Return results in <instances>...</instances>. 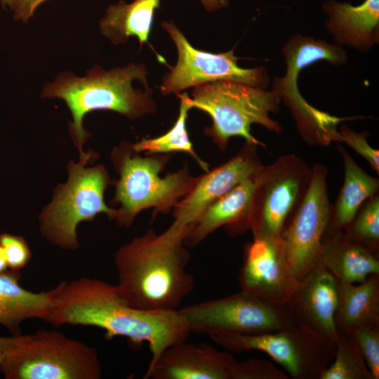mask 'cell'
Instances as JSON below:
<instances>
[{"instance_id": "cell-1", "label": "cell", "mask_w": 379, "mask_h": 379, "mask_svg": "<svg viewBox=\"0 0 379 379\" xmlns=\"http://www.w3.org/2000/svg\"><path fill=\"white\" fill-rule=\"evenodd\" d=\"M47 322L55 326H95L103 329L109 340L121 336L135 345L147 343L151 352L148 366L166 348L186 341L191 334L178 310L149 312L135 309L123 299L116 285L89 277L62 281L54 288Z\"/></svg>"}, {"instance_id": "cell-2", "label": "cell", "mask_w": 379, "mask_h": 379, "mask_svg": "<svg viewBox=\"0 0 379 379\" xmlns=\"http://www.w3.org/2000/svg\"><path fill=\"white\" fill-rule=\"evenodd\" d=\"M184 237L171 226L159 234L149 229L115 252L116 286L129 305L149 312L177 310L191 293L194 280L187 270L190 256Z\"/></svg>"}, {"instance_id": "cell-3", "label": "cell", "mask_w": 379, "mask_h": 379, "mask_svg": "<svg viewBox=\"0 0 379 379\" xmlns=\"http://www.w3.org/2000/svg\"><path fill=\"white\" fill-rule=\"evenodd\" d=\"M147 75L142 64H129L110 70L95 65L84 77L63 72L54 81L45 84L41 96L63 100L71 112L73 120L69 126L70 134L79 152V160L88 161L93 157L83 151L89 135L83 126L86 114L111 110L129 118H138L155 110L149 89L142 91L132 85L134 80H139L147 86Z\"/></svg>"}, {"instance_id": "cell-4", "label": "cell", "mask_w": 379, "mask_h": 379, "mask_svg": "<svg viewBox=\"0 0 379 379\" xmlns=\"http://www.w3.org/2000/svg\"><path fill=\"white\" fill-rule=\"evenodd\" d=\"M277 95L262 88L230 80H220L194 87L190 103L207 113L212 125L205 133L224 150L229 139L239 136L246 143L265 147L251 133L253 124L262 126L269 131L280 133L281 126L270 114L279 110Z\"/></svg>"}, {"instance_id": "cell-5", "label": "cell", "mask_w": 379, "mask_h": 379, "mask_svg": "<svg viewBox=\"0 0 379 379\" xmlns=\"http://www.w3.org/2000/svg\"><path fill=\"white\" fill-rule=\"evenodd\" d=\"M112 159L119 175L113 200L120 206L114 218L119 226L129 227L144 209L154 208L157 213L169 210L197 180L186 168L160 177L167 157H142L129 144L117 147Z\"/></svg>"}, {"instance_id": "cell-6", "label": "cell", "mask_w": 379, "mask_h": 379, "mask_svg": "<svg viewBox=\"0 0 379 379\" xmlns=\"http://www.w3.org/2000/svg\"><path fill=\"white\" fill-rule=\"evenodd\" d=\"M6 379H99L97 350L58 331L16 335L0 362Z\"/></svg>"}, {"instance_id": "cell-7", "label": "cell", "mask_w": 379, "mask_h": 379, "mask_svg": "<svg viewBox=\"0 0 379 379\" xmlns=\"http://www.w3.org/2000/svg\"><path fill=\"white\" fill-rule=\"evenodd\" d=\"M86 161H71L67 166L68 180L54 190L52 201L39 215L40 231L44 237L65 249L79 247L77 227L91 221L100 213L114 218L116 209L105 202V190L109 183L102 165L86 167Z\"/></svg>"}, {"instance_id": "cell-8", "label": "cell", "mask_w": 379, "mask_h": 379, "mask_svg": "<svg viewBox=\"0 0 379 379\" xmlns=\"http://www.w3.org/2000/svg\"><path fill=\"white\" fill-rule=\"evenodd\" d=\"M209 336L230 352L258 350L267 354L294 379H320L335 352V343L300 323L272 332Z\"/></svg>"}, {"instance_id": "cell-9", "label": "cell", "mask_w": 379, "mask_h": 379, "mask_svg": "<svg viewBox=\"0 0 379 379\" xmlns=\"http://www.w3.org/2000/svg\"><path fill=\"white\" fill-rule=\"evenodd\" d=\"M310 174L311 167L294 154L261 166L248 218L253 237L280 238L307 190Z\"/></svg>"}, {"instance_id": "cell-10", "label": "cell", "mask_w": 379, "mask_h": 379, "mask_svg": "<svg viewBox=\"0 0 379 379\" xmlns=\"http://www.w3.org/2000/svg\"><path fill=\"white\" fill-rule=\"evenodd\" d=\"M191 333L255 334L275 331L296 324L290 309L267 302L241 289L227 297L178 309Z\"/></svg>"}, {"instance_id": "cell-11", "label": "cell", "mask_w": 379, "mask_h": 379, "mask_svg": "<svg viewBox=\"0 0 379 379\" xmlns=\"http://www.w3.org/2000/svg\"><path fill=\"white\" fill-rule=\"evenodd\" d=\"M327 175L321 164L311 167L307 190L279 238L285 259L299 281L319 262L323 241L331 227L333 205Z\"/></svg>"}, {"instance_id": "cell-12", "label": "cell", "mask_w": 379, "mask_h": 379, "mask_svg": "<svg viewBox=\"0 0 379 379\" xmlns=\"http://www.w3.org/2000/svg\"><path fill=\"white\" fill-rule=\"evenodd\" d=\"M161 27L169 34L178 51L175 65L163 77L160 86L163 94H178L187 88L220 80L234 81L262 88L269 83L270 77L265 67H240L233 50L220 53L198 50L190 44L173 22L164 21Z\"/></svg>"}, {"instance_id": "cell-13", "label": "cell", "mask_w": 379, "mask_h": 379, "mask_svg": "<svg viewBox=\"0 0 379 379\" xmlns=\"http://www.w3.org/2000/svg\"><path fill=\"white\" fill-rule=\"evenodd\" d=\"M239 283L241 290L283 306L294 295L299 281L285 259L279 239L255 237L245 248Z\"/></svg>"}, {"instance_id": "cell-14", "label": "cell", "mask_w": 379, "mask_h": 379, "mask_svg": "<svg viewBox=\"0 0 379 379\" xmlns=\"http://www.w3.org/2000/svg\"><path fill=\"white\" fill-rule=\"evenodd\" d=\"M258 147L246 142L233 158L197 178L187 194L175 205L171 226L185 234L210 205L256 172L262 166Z\"/></svg>"}, {"instance_id": "cell-15", "label": "cell", "mask_w": 379, "mask_h": 379, "mask_svg": "<svg viewBox=\"0 0 379 379\" xmlns=\"http://www.w3.org/2000/svg\"><path fill=\"white\" fill-rule=\"evenodd\" d=\"M237 364L229 352L208 344L184 341L166 348L147 367L144 378L234 379Z\"/></svg>"}, {"instance_id": "cell-16", "label": "cell", "mask_w": 379, "mask_h": 379, "mask_svg": "<svg viewBox=\"0 0 379 379\" xmlns=\"http://www.w3.org/2000/svg\"><path fill=\"white\" fill-rule=\"evenodd\" d=\"M338 300V281L319 262L299 281L286 305L297 323L335 343L338 336L335 324Z\"/></svg>"}, {"instance_id": "cell-17", "label": "cell", "mask_w": 379, "mask_h": 379, "mask_svg": "<svg viewBox=\"0 0 379 379\" xmlns=\"http://www.w3.org/2000/svg\"><path fill=\"white\" fill-rule=\"evenodd\" d=\"M286 71L283 77H276L272 91L291 110L302 138L310 145H328L338 142V124L355 117H337L319 110L305 100L298 88L300 72L307 64L305 60L293 53L284 55Z\"/></svg>"}, {"instance_id": "cell-18", "label": "cell", "mask_w": 379, "mask_h": 379, "mask_svg": "<svg viewBox=\"0 0 379 379\" xmlns=\"http://www.w3.org/2000/svg\"><path fill=\"white\" fill-rule=\"evenodd\" d=\"M258 171L210 205L187 228L184 237L186 246H195L222 226L233 234L248 230Z\"/></svg>"}, {"instance_id": "cell-19", "label": "cell", "mask_w": 379, "mask_h": 379, "mask_svg": "<svg viewBox=\"0 0 379 379\" xmlns=\"http://www.w3.org/2000/svg\"><path fill=\"white\" fill-rule=\"evenodd\" d=\"M322 10L325 27L335 44L369 51L379 41V0H364L360 5L328 0Z\"/></svg>"}, {"instance_id": "cell-20", "label": "cell", "mask_w": 379, "mask_h": 379, "mask_svg": "<svg viewBox=\"0 0 379 379\" xmlns=\"http://www.w3.org/2000/svg\"><path fill=\"white\" fill-rule=\"evenodd\" d=\"M319 262L343 283L359 284L371 275L379 274L376 253L354 241L345 230L329 228Z\"/></svg>"}, {"instance_id": "cell-21", "label": "cell", "mask_w": 379, "mask_h": 379, "mask_svg": "<svg viewBox=\"0 0 379 379\" xmlns=\"http://www.w3.org/2000/svg\"><path fill=\"white\" fill-rule=\"evenodd\" d=\"M161 0H133L131 3L120 1L110 5L100 20L101 32L113 44L125 43L131 36L136 37L140 46L148 41L154 14L160 8ZM208 11L228 5V0H200Z\"/></svg>"}, {"instance_id": "cell-22", "label": "cell", "mask_w": 379, "mask_h": 379, "mask_svg": "<svg viewBox=\"0 0 379 379\" xmlns=\"http://www.w3.org/2000/svg\"><path fill=\"white\" fill-rule=\"evenodd\" d=\"M338 333L352 334L364 327L379 326V274L357 284L338 281Z\"/></svg>"}, {"instance_id": "cell-23", "label": "cell", "mask_w": 379, "mask_h": 379, "mask_svg": "<svg viewBox=\"0 0 379 379\" xmlns=\"http://www.w3.org/2000/svg\"><path fill=\"white\" fill-rule=\"evenodd\" d=\"M20 271L8 270L0 274V324L15 331L25 320L48 321L54 288L39 293L27 291L20 284Z\"/></svg>"}, {"instance_id": "cell-24", "label": "cell", "mask_w": 379, "mask_h": 379, "mask_svg": "<svg viewBox=\"0 0 379 379\" xmlns=\"http://www.w3.org/2000/svg\"><path fill=\"white\" fill-rule=\"evenodd\" d=\"M338 150L344 166V181L333 205L330 228L346 230L363 204L378 194L379 180L361 168L342 146Z\"/></svg>"}, {"instance_id": "cell-25", "label": "cell", "mask_w": 379, "mask_h": 379, "mask_svg": "<svg viewBox=\"0 0 379 379\" xmlns=\"http://www.w3.org/2000/svg\"><path fill=\"white\" fill-rule=\"evenodd\" d=\"M180 105L178 117L172 128L166 133L153 138H144L131 145L135 152H146L148 154L185 152L193 157L201 167L208 171V165L196 154L190 141L186 121L188 111L192 109L190 97L187 93L179 94Z\"/></svg>"}, {"instance_id": "cell-26", "label": "cell", "mask_w": 379, "mask_h": 379, "mask_svg": "<svg viewBox=\"0 0 379 379\" xmlns=\"http://www.w3.org/2000/svg\"><path fill=\"white\" fill-rule=\"evenodd\" d=\"M331 363L320 379H373L351 333H338Z\"/></svg>"}, {"instance_id": "cell-27", "label": "cell", "mask_w": 379, "mask_h": 379, "mask_svg": "<svg viewBox=\"0 0 379 379\" xmlns=\"http://www.w3.org/2000/svg\"><path fill=\"white\" fill-rule=\"evenodd\" d=\"M357 242L378 253L379 247V196L368 199L345 230Z\"/></svg>"}, {"instance_id": "cell-28", "label": "cell", "mask_w": 379, "mask_h": 379, "mask_svg": "<svg viewBox=\"0 0 379 379\" xmlns=\"http://www.w3.org/2000/svg\"><path fill=\"white\" fill-rule=\"evenodd\" d=\"M373 379L379 378V326L364 327L352 333Z\"/></svg>"}, {"instance_id": "cell-29", "label": "cell", "mask_w": 379, "mask_h": 379, "mask_svg": "<svg viewBox=\"0 0 379 379\" xmlns=\"http://www.w3.org/2000/svg\"><path fill=\"white\" fill-rule=\"evenodd\" d=\"M339 142H344L361 155L369 164L371 167L379 173V150L373 148L367 141L368 131L358 133L352 130L345 124L340 126Z\"/></svg>"}, {"instance_id": "cell-30", "label": "cell", "mask_w": 379, "mask_h": 379, "mask_svg": "<svg viewBox=\"0 0 379 379\" xmlns=\"http://www.w3.org/2000/svg\"><path fill=\"white\" fill-rule=\"evenodd\" d=\"M0 243L9 270L20 271L28 264L32 252L24 238L11 234H1Z\"/></svg>"}, {"instance_id": "cell-31", "label": "cell", "mask_w": 379, "mask_h": 379, "mask_svg": "<svg viewBox=\"0 0 379 379\" xmlns=\"http://www.w3.org/2000/svg\"><path fill=\"white\" fill-rule=\"evenodd\" d=\"M286 374L269 361L248 359L237 361L234 379H288Z\"/></svg>"}, {"instance_id": "cell-32", "label": "cell", "mask_w": 379, "mask_h": 379, "mask_svg": "<svg viewBox=\"0 0 379 379\" xmlns=\"http://www.w3.org/2000/svg\"><path fill=\"white\" fill-rule=\"evenodd\" d=\"M49 0H20L14 9V19L27 21L39 5Z\"/></svg>"}, {"instance_id": "cell-33", "label": "cell", "mask_w": 379, "mask_h": 379, "mask_svg": "<svg viewBox=\"0 0 379 379\" xmlns=\"http://www.w3.org/2000/svg\"><path fill=\"white\" fill-rule=\"evenodd\" d=\"M15 337L16 335L11 337L0 336V362L4 358L7 350L14 343Z\"/></svg>"}, {"instance_id": "cell-34", "label": "cell", "mask_w": 379, "mask_h": 379, "mask_svg": "<svg viewBox=\"0 0 379 379\" xmlns=\"http://www.w3.org/2000/svg\"><path fill=\"white\" fill-rule=\"evenodd\" d=\"M8 265L6 260L5 255L0 243V274L6 271Z\"/></svg>"}, {"instance_id": "cell-35", "label": "cell", "mask_w": 379, "mask_h": 379, "mask_svg": "<svg viewBox=\"0 0 379 379\" xmlns=\"http://www.w3.org/2000/svg\"><path fill=\"white\" fill-rule=\"evenodd\" d=\"M20 0H1L4 6H8L11 9H15Z\"/></svg>"}]
</instances>
